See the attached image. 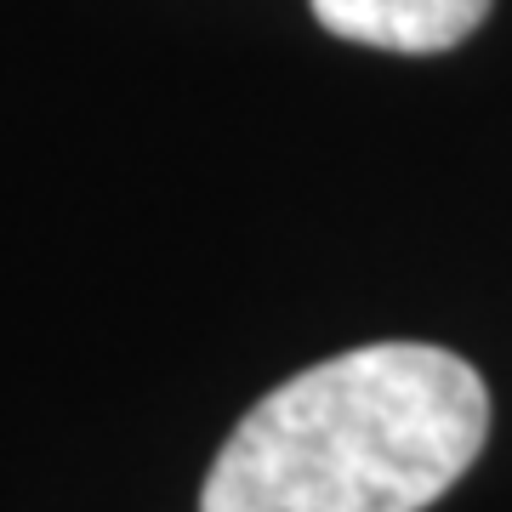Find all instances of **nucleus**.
Listing matches in <instances>:
<instances>
[{"mask_svg": "<svg viewBox=\"0 0 512 512\" xmlns=\"http://www.w3.org/2000/svg\"><path fill=\"white\" fill-rule=\"evenodd\" d=\"M484 439L490 393L461 353L370 342L256 404L211 461L200 512H421Z\"/></svg>", "mask_w": 512, "mask_h": 512, "instance_id": "1", "label": "nucleus"}, {"mask_svg": "<svg viewBox=\"0 0 512 512\" xmlns=\"http://www.w3.org/2000/svg\"><path fill=\"white\" fill-rule=\"evenodd\" d=\"M490 0H313L319 29L376 52L433 57L473 35Z\"/></svg>", "mask_w": 512, "mask_h": 512, "instance_id": "2", "label": "nucleus"}]
</instances>
